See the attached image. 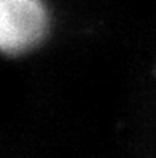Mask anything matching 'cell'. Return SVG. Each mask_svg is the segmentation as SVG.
<instances>
[{
	"mask_svg": "<svg viewBox=\"0 0 156 158\" xmlns=\"http://www.w3.org/2000/svg\"><path fill=\"white\" fill-rule=\"evenodd\" d=\"M48 31L42 0H0V53L22 54L35 48Z\"/></svg>",
	"mask_w": 156,
	"mask_h": 158,
	"instance_id": "6da1fadb",
	"label": "cell"
}]
</instances>
